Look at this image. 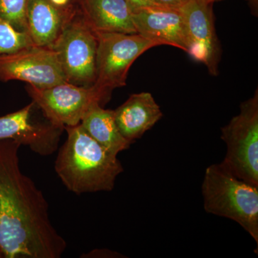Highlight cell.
Here are the masks:
<instances>
[{
  "label": "cell",
  "mask_w": 258,
  "mask_h": 258,
  "mask_svg": "<svg viewBox=\"0 0 258 258\" xmlns=\"http://www.w3.org/2000/svg\"><path fill=\"white\" fill-rule=\"evenodd\" d=\"M20 144L0 140V253L5 258H60L67 242L55 230L42 191L22 172Z\"/></svg>",
  "instance_id": "cell-1"
},
{
  "label": "cell",
  "mask_w": 258,
  "mask_h": 258,
  "mask_svg": "<svg viewBox=\"0 0 258 258\" xmlns=\"http://www.w3.org/2000/svg\"><path fill=\"white\" fill-rule=\"evenodd\" d=\"M68 138L57 154L55 169L62 184L76 195L111 191L123 171L116 155L98 143L81 123L66 126Z\"/></svg>",
  "instance_id": "cell-2"
},
{
  "label": "cell",
  "mask_w": 258,
  "mask_h": 258,
  "mask_svg": "<svg viewBox=\"0 0 258 258\" xmlns=\"http://www.w3.org/2000/svg\"><path fill=\"white\" fill-rule=\"evenodd\" d=\"M202 194L205 211L237 222L257 245L258 186L214 164L205 170Z\"/></svg>",
  "instance_id": "cell-3"
},
{
  "label": "cell",
  "mask_w": 258,
  "mask_h": 258,
  "mask_svg": "<svg viewBox=\"0 0 258 258\" xmlns=\"http://www.w3.org/2000/svg\"><path fill=\"white\" fill-rule=\"evenodd\" d=\"M227 152L220 165L239 179L258 186V91L242 102L239 114L221 128Z\"/></svg>",
  "instance_id": "cell-4"
},
{
  "label": "cell",
  "mask_w": 258,
  "mask_h": 258,
  "mask_svg": "<svg viewBox=\"0 0 258 258\" xmlns=\"http://www.w3.org/2000/svg\"><path fill=\"white\" fill-rule=\"evenodd\" d=\"M96 79L93 86L108 101L113 90L126 84L127 75L134 61L159 45L139 34L96 32Z\"/></svg>",
  "instance_id": "cell-5"
},
{
  "label": "cell",
  "mask_w": 258,
  "mask_h": 258,
  "mask_svg": "<svg viewBox=\"0 0 258 258\" xmlns=\"http://www.w3.org/2000/svg\"><path fill=\"white\" fill-rule=\"evenodd\" d=\"M97 46L96 32L88 26L79 7L49 48L55 51L68 83L90 88L96 79Z\"/></svg>",
  "instance_id": "cell-6"
},
{
  "label": "cell",
  "mask_w": 258,
  "mask_h": 258,
  "mask_svg": "<svg viewBox=\"0 0 258 258\" xmlns=\"http://www.w3.org/2000/svg\"><path fill=\"white\" fill-rule=\"evenodd\" d=\"M64 130L49 119L34 101L0 117V140L10 139L45 157L57 152Z\"/></svg>",
  "instance_id": "cell-7"
},
{
  "label": "cell",
  "mask_w": 258,
  "mask_h": 258,
  "mask_svg": "<svg viewBox=\"0 0 258 258\" xmlns=\"http://www.w3.org/2000/svg\"><path fill=\"white\" fill-rule=\"evenodd\" d=\"M27 91L44 114L64 128L79 124L92 103L98 102L102 106L107 101L93 86L81 87L68 82L43 89L28 86Z\"/></svg>",
  "instance_id": "cell-8"
},
{
  "label": "cell",
  "mask_w": 258,
  "mask_h": 258,
  "mask_svg": "<svg viewBox=\"0 0 258 258\" xmlns=\"http://www.w3.org/2000/svg\"><path fill=\"white\" fill-rule=\"evenodd\" d=\"M15 80L38 89L67 82L55 51L35 45L0 56V81Z\"/></svg>",
  "instance_id": "cell-9"
},
{
  "label": "cell",
  "mask_w": 258,
  "mask_h": 258,
  "mask_svg": "<svg viewBox=\"0 0 258 258\" xmlns=\"http://www.w3.org/2000/svg\"><path fill=\"white\" fill-rule=\"evenodd\" d=\"M212 5L203 0H189L179 9L187 34L188 54L205 64L210 75L217 76L222 48L215 29Z\"/></svg>",
  "instance_id": "cell-10"
},
{
  "label": "cell",
  "mask_w": 258,
  "mask_h": 258,
  "mask_svg": "<svg viewBox=\"0 0 258 258\" xmlns=\"http://www.w3.org/2000/svg\"><path fill=\"white\" fill-rule=\"evenodd\" d=\"M137 34L158 45H167L189 52L184 18L179 8L154 7L135 10L132 14Z\"/></svg>",
  "instance_id": "cell-11"
},
{
  "label": "cell",
  "mask_w": 258,
  "mask_h": 258,
  "mask_svg": "<svg viewBox=\"0 0 258 258\" xmlns=\"http://www.w3.org/2000/svg\"><path fill=\"white\" fill-rule=\"evenodd\" d=\"M78 8V3L59 7L50 0H28L27 22L34 45L42 47L52 46Z\"/></svg>",
  "instance_id": "cell-12"
},
{
  "label": "cell",
  "mask_w": 258,
  "mask_h": 258,
  "mask_svg": "<svg viewBox=\"0 0 258 258\" xmlns=\"http://www.w3.org/2000/svg\"><path fill=\"white\" fill-rule=\"evenodd\" d=\"M113 112L120 134L132 144L163 117L160 106L148 92L132 94Z\"/></svg>",
  "instance_id": "cell-13"
},
{
  "label": "cell",
  "mask_w": 258,
  "mask_h": 258,
  "mask_svg": "<svg viewBox=\"0 0 258 258\" xmlns=\"http://www.w3.org/2000/svg\"><path fill=\"white\" fill-rule=\"evenodd\" d=\"M80 11L95 32L137 34L125 0H78Z\"/></svg>",
  "instance_id": "cell-14"
},
{
  "label": "cell",
  "mask_w": 258,
  "mask_h": 258,
  "mask_svg": "<svg viewBox=\"0 0 258 258\" xmlns=\"http://www.w3.org/2000/svg\"><path fill=\"white\" fill-rule=\"evenodd\" d=\"M80 123L93 139L114 155L118 156L132 145L118 130L114 112L105 109L98 102L90 106Z\"/></svg>",
  "instance_id": "cell-15"
},
{
  "label": "cell",
  "mask_w": 258,
  "mask_h": 258,
  "mask_svg": "<svg viewBox=\"0 0 258 258\" xmlns=\"http://www.w3.org/2000/svg\"><path fill=\"white\" fill-rule=\"evenodd\" d=\"M34 45L28 32L18 31L0 16V56L15 53Z\"/></svg>",
  "instance_id": "cell-16"
},
{
  "label": "cell",
  "mask_w": 258,
  "mask_h": 258,
  "mask_svg": "<svg viewBox=\"0 0 258 258\" xmlns=\"http://www.w3.org/2000/svg\"><path fill=\"white\" fill-rule=\"evenodd\" d=\"M28 0H0V16L18 31L28 32Z\"/></svg>",
  "instance_id": "cell-17"
},
{
  "label": "cell",
  "mask_w": 258,
  "mask_h": 258,
  "mask_svg": "<svg viewBox=\"0 0 258 258\" xmlns=\"http://www.w3.org/2000/svg\"><path fill=\"white\" fill-rule=\"evenodd\" d=\"M125 1L128 3L130 8H132V12L142 9V8L161 6V5L158 4L155 0H125Z\"/></svg>",
  "instance_id": "cell-18"
},
{
  "label": "cell",
  "mask_w": 258,
  "mask_h": 258,
  "mask_svg": "<svg viewBox=\"0 0 258 258\" xmlns=\"http://www.w3.org/2000/svg\"><path fill=\"white\" fill-rule=\"evenodd\" d=\"M158 4L167 8H180L189 0H155Z\"/></svg>",
  "instance_id": "cell-19"
},
{
  "label": "cell",
  "mask_w": 258,
  "mask_h": 258,
  "mask_svg": "<svg viewBox=\"0 0 258 258\" xmlns=\"http://www.w3.org/2000/svg\"><path fill=\"white\" fill-rule=\"evenodd\" d=\"M249 8L254 16H257L258 13V0H247Z\"/></svg>",
  "instance_id": "cell-20"
},
{
  "label": "cell",
  "mask_w": 258,
  "mask_h": 258,
  "mask_svg": "<svg viewBox=\"0 0 258 258\" xmlns=\"http://www.w3.org/2000/svg\"><path fill=\"white\" fill-rule=\"evenodd\" d=\"M54 5L59 7H66L71 4V0H50Z\"/></svg>",
  "instance_id": "cell-21"
},
{
  "label": "cell",
  "mask_w": 258,
  "mask_h": 258,
  "mask_svg": "<svg viewBox=\"0 0 258 258\" xmlns=\"http://www.w3.org/2000/svg\"><path fill=\"white\" fill-rule=\"evenodd\" d=\"M205 3H208V4H213V3H217V2L222 1V0H203Z\"/></svg>",
  "instance_id": "cell-22"
},
{
  "label": "cell",
  "mask_w": 258,
  "mask_h": 258,
  "mask_svg": "<svg viewBox=\"0 0 258 258\" xmlns=\"http://www.w3.org/2000/svg\"><path fill=\"white\" fill-rule=\"evenodd\" d=\"M3 257V256H2L1 253H0V258Z\"/></svg>",
  "instance_id": "cell-23"
}]
</instances>
